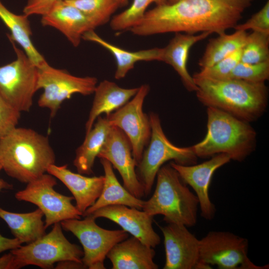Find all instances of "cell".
I'll use <instances>...</instances> for the list:
<instances>
[{
    "label": "cell",
    "instance_id": "4fadbf2b",
    "mask_svg": "<svg viewBox=\"0 0 269 269\" xmlns=\"http://www.w3.org/2000/svg\"><path fill=\"white\" fill-rule=\"evenodd\" d=\"M149 89L147 84L141 85L131 100L106 116L112 126L119 128L128 137L132 145L133 157L137 164L151 136L149 116L143 111L144 101Z\"/></svg>",
    "mask_w": 269,
    "mask_h": 269
},
{
    "label": "cell",
    "instance_id": "4dcf8cb0",
    "mask_svg": "<svg viewBox=\"0 0 269 269\" xmlns=\"http://www.w3.org/2000/svg\"><path fill=\"white\" fill-rule=\"evenodd\" d=\"M267 61H269V33L253 31L248 34L240 61L254 64Z\"/></svg>",
    "mask_w": 269,
    "mask_h": 269
},
{
    "label": "cell",
    "instance_id": "ba28073f",
    "mask_svg": "<svg viewBox=\"0 0 269 269\" xmlns=\"http://www.w3.org/2000/svg\"><path fill=\"white\" fill-rule=\"evenodd\" d=\"M20 269L34 265L41 269H51L61 261H74L82 263L83 251L70 242L64 236L60 223H57L51 231L35 241L10 250Z\"/></svg>",
    "mask_w": 269,
    "mask_h": 269
},
{
    "label": "cell",
    "instance_id": "b9f144b4",
    "mask_svg": "<svg viewBox=\"0 0 269 269\" xmlns=\"http://www.w3.org/2000/svg\"><path fill=\"white\" fill-rule=\"evenodd\" d=\"M179 0H168L167 3H168V4L173 3H174V2H176L178 1Z\"/></svg>",
    "mask_w": 269,
    "mask_h": 269
},
{
    "label": "cell",
    "instance_id": "7a4b0ae2",
    "mask_svg": "<svg viewBox=\"0 0 269 269\" xmlns=\"http://www.w3.org/2000/svg\"><path fill=\"white\" fill-rule=\"evenodd\" d=\"M196 96L207 107L217 108L250 123L266 112L268 89L265 83L242 80H212L193 77Z\"/></svg>",
    "mask_w": 269,
    "mask_h": 269
},
{
    "label": "cell",
    "instance_id": "60d3db41",
    "mask_svg": "<svg viewBox=\"0 0 269 269\" xmlns=\"http://www.w3.org/2000/svg\"><path fill=\"white\" fill-rule=\"evenodd\" d=\"M120 0L121 6L126 4L128 2V0Z\"/></svg>",
    "mask_w": 269,
    "mask_h": 269
},
{
    "label": "cell",
    "instance_id": "74e56055",
    "mask_svg": "<svg viewBox=\"0 0 269 269\" xmlns=\"http://www.w3.org/2000/svg\"><path fill=\"white\" fill-rule=\"evenodd\" d=\"M0 269H18L15 256L11 252L0 257Z\"/></svg>",
    "mask_w": 269,
    "mask_h": 269
},
{
    "label": "cell",
    "instance_id": "484cf974",
    "mask_svg": "<svg viewBox=\"0 0 269 269\" xmlns=\"http://www.w3.org/2000/svg\"><path fill=\"white\" fill-rule=\"evenodd\" d=\"M28 17L13 13L0 0V19L10 31V34H7L8 38L18 44L33 63L40 68L48 63L32 43Z\"/></svg>",
    "mask_w": 269,
    "mask_h": 269
},
{
    "label": "cell",
    "instance_id": "1f68e13d",
    "mask_svg": "<svg viewBox=\"0 0 269 269\" xmlns=\"http://www.w3.org/2000/svg\"><path fill=\"white\" fill-rule=\"evenodd\" d=\"M269 78V61L250 64L240 61L228 79H238L253 83H265Z\"/></svg>",
    "mask_w": 269,
    "mask_h": 269
},
{
    "label": "cell",
    "instance_id": "d6a6232c",
    "mask_svg": "<svg viewBox=\"0 0 269 269\" xmlns=\"http://www.w3.org/2000/svg\"><path fill=\"white\" fill-rule=\"evenodd\" d=\"M242 49L226 57L212 66L201 68L193 77L223 80L229 79L230 73L240 61Z\"/></svg>",
    "mask_w": 269,
    "mask_h": 269
},
{
    "label": "cell",
    "instance_id": "f1b7e54d",
    "mask_svg": "<svg viewBox=\"0 0 269 269\" xmlns=\"http://www.w3.org/2000/svg\"><path fill=\"white\" fill-rule=\"evenodd\" d=\"M80 10L94 28L108 22L121 5L120 0H65Z\"/></svg>",
    "mask_w": 269,
    "mask_h": 269
},
{
    "label": "cell",
    "instance_id": "f35d334b",
    "mask_svg": "<svg viewBox=\"0 0 269 269\" xmlns=\"http://www.w3.org/2000/svg\"><path fill=\"white\" fill-rule=\"evenodd\" d=\"M55 269H86L82 263L74 261H64L57 263Z\"/></svg>",
    "mask_w": 269,
    "mask_h": 269
},
{
    "label": "cell",
    "instance_id": "44dd1931",
    "mask_svg": "<svg viewBox=\"0 0 269 269\" xmlns=\"http://www.w3.org/2000/svg\"><path fill=\"white\" fill-rule=\"evenodd\" d=\"M155 255L154 248L132 236L116 244L107 257L112 269H157L153 261Z\"/></svg>",
    "mask_w": 269,
    "mask_h": 269
},
{
    "label": "cell",
    "instance_id": "e0dca14e",
    "mask_svg": "<svg viewBox=\"0 0 269 269\" xmlns=\"http://www.w3.org/2000/svg\"><path fill=\"white\" fill-rule=\"evenodd\" d=\"M89 215L95 219L102 217L115 222L148 247L154 248L160 243V238L152 227L153 217L143 210L114 205L99 209Z\"/></svg>",
    "mask_w": 269,
    "mask_h": 269
},
{
    "label": "cell",
    "instance_id": "8fae6325",
    "mask_svg": "<svg viewBox=\"0 0 269 269\" xmlns=\"http://www.w3.org/2000/svg\"><path fill=\"white\" fill-rule=\"evenodd\" d=\"M248 240L227 231H210L199 240L200 262L220 269H264L248 257Z\"/></svg>",
    "mask_w": 269,
    "mask_h": 269
},
{
    "label": "cell",
    "instance_id": "5bb4252c",
    "mask_svg": "<svg viewBox=\"0 0 269 269\" xmlns=\"http://www.w3.org/2000/svg\"><path fill=\"white\" fill-rule=\"evenodd\" d=\"M159 227L164 238L165 263L163 269H210L200 260L199 240L182 224Z\"/></svg>",
    "mask_w": 269,
    "mask_h": 269
},
{
    "label": "cell",
    "instance_id": "6da1fadb",
    "mask_svg": "<svg viewBox=\"0 0 269 269\" xmlns=\"http://www.w3.org/2000/svg\"><path fill=\"white\" fill-rule=\"evenodd\" d=\"M256 0H180L156 5L129 30L148 36L168 32H215L234 28L244 10Z\"/></svg>",
    "mask_w": 269,
    "mask_h": 269
},
{
    "label": "cell",
    "instance_id": "d590c367",
    "mask_svg": "<svg viewBox=\"0 0 269 269\" xmlns=\"http://www.w3.org/2000/svg\"><path fill=\"white\" fill-rule=\"evenodd\" d=\"M61 0H28L23 9V14L43 15L58 1Z\"/></svg>",
    "mask_w": 269,
    "mask_h": 269
},
{
    "label": "cell",
    "instance_id": "f546056e",
    "mask_svg": "<svg viewBox=\"0 0 269 269\" xmlns=\"http://www.w3.org/2000/svg\"><path fill=\"white\" fill-rule=\"evenodd\" d=\"M167 2L168 0H133L128 8L111 18L110 27L114 31L129 30L142 19L150 4L158 5Z\"/></svg>",
    "mask_w": 269,
    "mask_h": 269
},
{
    "label": "cell",
    "instance_id": "9c48e42d",
    "mask_svg": "<svg viewBox=\"0 0 269 269\" xmlns=\"http://www.w3.org/2000/svg\"><path fill=\"white\" fill-rule=\"evenodd\" d=\"M38 68V90L42 89L43 92L37 104L39 107L49 110L51 118L56 116L63 102L70 99L73 95H90L97 85L96 77L76 76L48 63Z\"/></svg>",
    "mask_w": 269,
    "mask_h": 269
},
{
    "label": "cell",
    "instance_id": "cb8c5ba5",
    "mask_svg": "<svg viewBox=\"0 0 269 269\" xmlns=\"http://www.w3.org/2000/svg\"><path fill=\"white\" fill-rule=\"evenodd\" d=\"M82 39L97 43L112 54L117 63V69L115 73V78L117 80L124 78L138 62L153 60L161 61L162 48L130 51L105 40L98 35L94 30L86 32L83 34Z\"/></svg>",
    "mask_w": 269,
    "mask_h": 269
},
{
    "label": "cell",
    "instance_id": "3957f363",
    "mask_svg": "<svg viewBox=\"0 0 269 269\" xmlns=\"http://www.w3.org/2000/svg\"><path fill=\"white\" fill-rule=\"evenodd\" d=\"M56 156L47 136L17 127L0 137V163L9 176L28 183L47 172Z\"/></svg>",
    "mask_w": 269,
    "mask_h": 269
},
{
    "label": "cell",
    "instance_id": "30bf717a",
    "mask_svg": "<svg viewBox=\"0 0 269 269\" xmlns=\"http://www.w3.org/2000/svg\"><path fill=\"white\" fill-rule=\"evenodd\" d=\"M83 220L68 219L60 222L62 229L76 236L83 248L82 262L86 269H105L104 261L111 249L126 239L124 230H110L99 226L89 215Z\"/></svg>",
    "mask_w": 269,
    "mask_h": 269
},
{
    "label": "cell",
    "instance_id": "8d00e7d4",
    "mask_svg": "<svg viewBox=\"0 0 269 269\" xmlns=\"http://www.w3.org/2000/svg\"><path fill=\"white\" fill-rule=\"evenodd\" d=\"M21 243L16 238H7L0 234V253L15 249L20 247Z\"/></svg>",
    "mask_w": 269,
    "mask_h": 269
},
{
    "label": "cell",
    "instance_id": "8992f818",
    "mask_svg": "<svg viewBox=\"0 0 269 269\" xmlns=\"http://www.w3.org/2000/svg\"><path fill=\"white\" fill-rule=\"evenodd\" d=\"M149 118L150 140L136 167V175L145 196L150 193L157 172L165 162L173 160L176 163L188 165L196 164L197 161L191 146L179 147L169 140L162 130L158 115L151 112Z\"/></svg>",
    "mask_w": 269,
    "mask_h": 269
},
{
    "label": "cell",
    "instance_id": "9a60e30c",
    "mask_svg": "<svg viewBox=\"0 0 269 269\" xmlns=\"http://www.w3.org/2000/svg\"><path fill=\"white\" fill-rule=\"evenodd\" d=\"M98 157L107 160L118 171L124 186L132 195L140 199L144 196L143 186L136 175L137 163L133 157L132 145L121 130L111 127Z\"/></svg>",
    "mask_w": 269,
    "mask_h": 269
},
{
    "label": "cell",
    "instance_id": "ac0fdd59",
    "mask_svg": "<svg viewBox=\"0 0 269 269\" xmlns=\"http://www.w3.org/2000/svg\"><path fill=\"white\" fill-rule=\"evenodd\" d=\"M41 16L43 26L57 29L74 47L79 45L84 34L95 29L91 22L80 10L65 0L56 2Z\"/></svg>",
    "mask_w": 269,
    "mask_h": 269
},
{
    "label": "cell",
    "instance_id": "277c9868",
    "mask_svg": "<svg viewBox=\"0 0 269 269\" xmlns=\"http://www.w3.org/2000/svg\"><path fill=\"white\" fill-rule=\"evenodd\" d=\"M207 117L205 136L191 146L197 157L224 153L241 162L255 150L257 133L250 123L211 107H207Z\"/></svg>",
    "mask_w": 269,
    "mask_h": 269
},
{
    "label": "cell",
    "instance_id": "52a82bcc",
    "mask_svg": "<svg viewBox=\"0 0 269 269\" xmlns=\"http://www.w3.org/2000/svg\"><path fill=\"white\" fill-rule=\"evenodd\" d=\"M15 53L11 62L0 66V95L20 112L30 111L38 90V68L25 52L9 39Z\"/></svg>",
    "mask_w": 269,
    "mask_h": 269
},
{
    "label": "cell",
    "instance_id": "ab89813d",
    "mask_svg": "<svg viewBox=\"0 0 269 269\" xmlns=\"http://www.w3.org/2000/svg\"><path fill=\"white\" fill-rule=\"evenodd\" d=\"M2 169V166L0 163V171ZM13 186L12 184H9L6 181H4L2 179L0 178V192L4 189H12Z\"/></svg>",
    "mask_w": 269,
    "mask_h": 269
},
{
    "label": "cell",
    "instance_id": "d6986e66",
    "mask_svg": "<svg viewBox=\"0 0 269 269\" xmlns=\"http://www.w3.org/2000/svg\"><path fill=\"white\" fill-rule=\"evenodd\" d=\"M47 172L61 181L70 190L76 201V207L83 214L100 196L105 176L88 177L72 172L67 165H50Z\"/></svg>",
    "mask_w": 269,
    "mask_h": 269
},
{
    "label": "cell",
    "instance_id": "83f0119b",
    "mask_svg": "<svg viewBox=\"0 0 269 269\" xmlns=\"http://www.w3.org/2000/svg\"><path fill=\"white\" fill-rule=\"evenodd\" d=\"M246 31L236 30L232 34L225 32L209 40L198 64L201 68L213 65L244 46L248 35Z\"/></svg>",
    "mask_w": 269,
    "mask_h": 269
},
{
    "label": "cell",
    "instance_id": "4316f807",
    "mask_svg": "<svg viewBox=\"0 0 269 269\" xmlns=\"http://www.w3.org/2000/svg\"><path fill=\"white\" fill-rule=\"evenodd\" d=\"M43 212L37 208L30 212L19 213L0 207V218L5 221L14 237L21 244H29L45 234Z\"/></svg>",
    "mask_w": 269,
    "mask_h": 269
},
{
    "label": "cell",
    "instance_id": "603a6c76",
    "mask_svg": "<svg viewBox=\"0 0 269 269\" xmlns=\"http://www.w3.org/2000/svg\"><path fill=\"white\" fill-rule=\"evenodd\" d=\"M104 171L105 182L101 194L96 202L83 213L88 216L101 208L114 205H122L142 210L145 201L132 195L118 180L111 163L100 158Z\"/></svg>",
    "mask_w": 269,
    "mask_h": 269
},
{
    "label": "cell",
    "instance_id": "ffe728a7",
    "mask_svg": "<svg viewBox=\"0 0 269 269\" xmlns=\"http://www.w3.org/2000/svg\"><path fill=\"white\" fill-rule=\"evenodd\" d=\"M211 33L204 32L195 35L177 32L168 44L162 48L161 61L173 68L188 91L196 92L197 90L193 78L190 75L187 68L189 50L195 43L205 39Z\"/></svg>",
    "mask_w": 269,
    "mask_h": 269
},
{
    "label": "cell",
    "instance_id": "2e32d148",
    "mask_svg": "<svg viewBox=\"0 0 269 269\" xmlns=\"http://www.w3.org/2000/svg\"><path fill=\"white\" fill-rule=\"evenodd\" d=\"M200 164L185 165L171 161L169 164L178 173L182 181L190 186L198 199L201 215L207 220L215 217L216 207L210 200L209 189L214 172L229 163L230 157L224 153L215 155Z\"/></svg>",
    "mask_w": 269,
    "mask_h": 269
},
{
    "label": "cell",
    "instance_id": "7c38bea8",
    "mask_svg": "<svg viewBox=\"0 0 269 269\" xmlns=\"http://www.w3.org/2000/svg\"><path fill=\"white\" fill-rule=\"evenodd\" d=\"M55 178L45 173L15 194L17 200L35 204L43 212L46 228L65 220L80 219L83 216L72 204L73 197L61 194L54 190L57 184Z\"/></svg>",
    "mask_w": 269,
    "mask_h": 269
},
{
    "label": "cell",
    "instance_id": "7402d4cb",
    "mask_svg": "<svg viewBox=\"0 0 269 269\" xmlns=\"http://www.w3.org/2000/svg\"><path fill=\"white\" fill-rule=\"evenodd\" d=\"M138 87L123 88L115 83L105 80L96 86L88 118L85 124L86 134L92 128L102 114L108 115L127 103L137 93Z\"/></svg>",
    "mask_w": 269,
    "mask_h": 269
},
{
    "label": "cell",
    "instance_id": "d4e9b609",
    "mask_svg": "<svg viewBox=\"0 0 269 269\" xmlns=\"http://www.w3.org/2000/svg\"><path fill=\"white\" fill-rule=\"evenodd\" d=\"M85 139L76 150L73 164L79 173H93L95 160L106 141L112 126L106 117L99 116Z\"/></svg>",
    "mask_w": 269,
    "mask_h": 269
},
{
    "label": "cell",
    "instance_id": "e575fe53",
    "mask_svg": "<svg viewBox=\"0 0 269 269\" xmlns=\"http://www.w3.org/2000/svg\"><path fill=\"white\" fill-rule=\"evenodd\" d=\"M234 28L236 30L246 31L251 29L253 31H258L269 33V1L257 13L253 14L245 23L237 24Z\"/></svg>",
    "mask_w": 269,
    "mask_h": 269
},
{
    "label": "cell",
    "instance_id": "5b68a950",
    "mask_svg": "<svg viewBox=\"0 0 269 269\" xmlns=\"http://www.w3.org/2000/svg\"><path fill=\"white\" fill-rule=\"evenodd\" d=\"M156 184L151 197L142 210L148 215L163 216L167 224L195 226L197 220L198 199L181 179L170 164L162 165L156 174Z\"/></svg>",
    "mask_w": 269,
    "mask_h": 269
},
{
    "label": "cell",
    "instance_id": "836d02e7",
    "mask_svg": "<svg viewBox=\"0 0 269 269\" xmlns=\"http://www.w3.org/2000/svg\"><path fill=\"white\" fill-rule=\"evenodd\" d=\"M20 113L0 95V137L17 127Z\"/></svg>",
    "mask_w": 269,
    "mask_h": 269
}]
</instances>
